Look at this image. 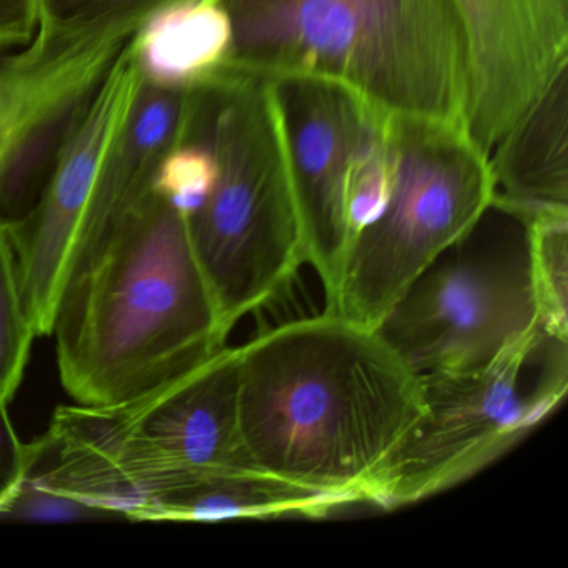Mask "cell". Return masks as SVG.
<instances>
[{"instance_id":"obj_15","label":"cell","mask_w":568,"mask_h":568,"mask_svg":"<svg viewBox=\"0 0 568 568\" xmlns=\"http://www.w3.org/2000/svg\"><path fill=\"white\" fill-rule=\"evenodd\" d=\"M232 22L219 0H178L159 9L132 38L142 82L189 91L229 64Z\"/></svg>"},{"instance_id":"obj_17","label":"cell","mask_w":568,"mask_h":568,"mask_svg":"<svg viewBox=\"0 0 568 568\" xmlns=\"http://www.w3.org/2000/svg\"><path fill=\"white\" fill-rule=\"evenodd\" d=\"M172 2L178 0H39L38 29L69 38L134 36Z\"/></svg>"},{"instance_id":"obj_6","label":"cell","mask_w":568,"mask_h":568,"mask_svg":"<svg viewBox=\"0 0 568 568\" xmlns=\"http://www.w3.org/2000/svg\"><path fill=\"white\" fill-rule=\"evenodd\" d=\"M540 328L548 325L531 267L530 215L494 199L375 332L425 378L484 371Z\"/></svg>"},{"instance_id":"obj_21","label":"cell","mask_w":568,"mask_h":568,"mask_svg":"<svg viewBox=\"0 0 568 568\" xmlns=\"http://www.w3.org/2000/svg\"><path fill=\"white\" fill-rule=\"evenodd\" d=\"M39 0H0V45L22 48L36 36Z\"/></svg>"},{"instance_id":"obj_22","label":"cell","mask_w":568,"mask_h":568,"mask_svg":"<svg viewBox=\"0 0 568 568\" xmlns=\"http://www.w3.org/2000/svg\"><path fill=\"white\" fill-rule=\"evenodd\" d=\"M12 49L16 48H6V45H0V58H4V55L8 54L9 51H12Z\"/></svg>"},{"instance_id":"obj_8","label":"cell","mask_w":568,"mask_h":568,"mask_svg":"<svg viewBox=\"0 0 568 568\" xmlns=\"http://www.w3.org/2000/svg\"><path fill=\"white\" fill-rule=\"evenodd\" d=\"M420 381L424 414L372 485V504L432 497L517 444L567 394L568 337L540 328L484 371Z\"/></svg>"},{"instance_id":"obj_18","label":"cell","mask_w":568,"mask_h":568,"mask_svg":"<svg viewBox=\"0 0 568 568\" xmlns=\"http://www.w3.org/2000/svg\"><path fill=\"white\" fill-rule=\"evenodd\" d=\"M531 267L548 328L568 337V212L530 215Z\"/></svg>"},{"instance_id":"obj_13","label":"cell","mask_w":568,"mask_h":568,"mask_svg":"<svg viewBox=\"0 0 568 568\" xmlns=\"http://www.w3.org/2000/svg\"><path fill=\"white\" fill-rule=\"evenodd\" d=\"M494 199L524 214L568 212V64L488 155Z\"/></svg>"},{"instance_id":"obj_7","label":"cell","mask_w":568,"mask_h":568,"mask_svg":"<svg viewBox=\"0 0 568 568\" xmlns=\"http://www.w3.org/2000/svg\"><path fill=\"white\" fill-rule=\"evenodd\" d=\"M392 132L390 194L355 234L325 311L371 331L494 201L488 158L465 125L394 118Z\"/></svg>"},{"instance_id":"obj_10","label":"cell","mask_w":568,"mask_h":568,"mask_svg":"<svg viewBox=\"0 0 568 568\" xmlns=\"http://www.w3.org/2000/svg\"><path fill=\"white\" fill-rule=\"evenodd\" d=\"M268 79L284 132L305 262L317 272L328 307L355 237L348 181L377 109L331 79L304 74Z\"/></svg>"},{"instance_id":"obj_2","label":"cell","mask_w":568,"mask_h":568,"mask_svg":"<svg viewBox=\"0 0 568 568\" xmlns=\"http://www.w3.org/2000/svg\"><path fill=\"white\" fill-rule=\"evenodd\" d=\"M59 375L72 400H135L225 347L187 214L151 194L82 258L55 312Z\"/></svg>"},{"instance_id":"obj_3","label":"cell","mask_w":568,"mask_h":568,"mask_svg":"<svg viewBox=\"0 0 568 568\" xmlns=\"http://www.w3.org/2000/svg\"><path fill=\"white\" fill-rule=\"evenodd\" d=\"M229 65L317 75L394 118L467 128L470 52L455 0H219Z\"/></svg>"},{"instance_id":"obj_20","label":"cell","mask_w":568,"mask_h":568,"mask_svg":"<svg viewBox=\"0 0 568 568\" xmlns=\"http://www.w3.org/2000/svg\"><path fill=\"white\" fill-rule=\"evenodd\" d=\"M29 471V445L19 438L8 402L0 398V514L14 505L24 488Z\"/></svg>"},{"instance_id":"obj_9","label":"cell","mask_w":568,"mask_h":568,"mask_svg":"<svg viewBox=\"0 0 568 568\" xmlns=\"http://www.w3.org/2000/svg\"><path fill=\"white\" fill-rule=\"evenodd\" d=\"M134 36L36 31L0 59V221L28 214Z\"/></svg>"},{"instance_id":"obj_11","label":"cell","mask_w":568,"mask_h":568,"mask_svg":"<svg viewBox=\"0 0 568 568\" xmlns=\"http://www.w3.org/2000/svg\"><path fill=\"white\" fill-rule=\"evenodd\" d=\"M141 84L131 39L59 155L38 201L28 214L9 224L22 298L38 337L52 334L99 168Z\"/></svg>"},{"instance_id":"obj_16","label":"cell","mask_w":568,"mask_h":568,"mask_svg":"<svg viewBox=\"0 0 568 568\" xmlns=\"http://www.w3.org/2000/svg\"><path fill=\"white\" fill-rule=\"evenodd\" d=\"M36 337L22 298L9 224L0 221V398L8 404L21 387Z\"/></svg>"},{"instance_id":"obj_4","label":"cell","mask_w":568,"mask_h":568,"mask_svg":"<svg viewBox=\"0 0 568 568\" xmlns=\"http://www.w3.org/2000/svg\"><path fill=\"white\" fill-rule=\"evenodd\" d=\"M239 347L111 407H59L29 444L24 487L92 510L124 514L139 497L227 470H258L239 410Z\"/></svg>"},{"instance_id":"obj_5","label":"cell","mask_w":568,"mask_h":568,"mask_svg":"<svg viewBox=\"0 0 568 568\" xmlns=\"http://www.w3.org/2000/svg\"><path fill=\"white\" fill-rule=\"evenodd\" d=\"M184 139L207 145L215 178L189 234L224 331L275 297L305 264L297 202L271 79L225 65L189 89Z\"/></svg>"},{"instance_id":"obj_14","label":"cell","mask_w":568,"mask_h":568,"mask_svg":"<svg viewBox=\"0 0 568 568\" xmlns=\"http://www.w3.org/2000/svg\"><path fill=\"white\" fill-rule=\"evenodd\" d=\"M347 504L344 498L262 470H227L149 491L122 515L131 520H222L288 514L321 517Z\"/></svg>"},{"instance_id":"obj_19","label":"cell","mask_w":568,"mask_h":568,"mask_svg":"<svg viewBox=\"0 0 568 568\" xmlns=\"http://www.w3.org/2000/svg\"><path fill=\"white\" fill-rule=\"evenodd\" d=\"M214 178L215 161L207 145L184 139L162 159L154 187L191 214L204 201Z\"/></svg>"},{"instance_id":"obj_12","label":"cell","mask_w":568,"mask_h":568,"mask_svg":"<svg viewBox=\"0 0 568 568\" xmlns=\"http://www.w3.org/2000/svg\"><path fill=\"white\" fill-rule=\"evenodd\" d=\"M470 52L467 131L485 155L568 64V0H455Z\"/></svg>"},{"instance_id":"obj_1","label":"cell","mask_w":568,"mask_h":568,"mask_svg":"<svg viewBox=\"0 0 568 568\" xmlns=\"http://www.w3.org/2000/svg\"><path fill=\"white\" fill-rule=\"evenodd\" d=\"M239 355L242 437L255 467L368 501L424 414L420 377L377 332L327 312L272 328Z\"/></svg>"}]
</instances>
